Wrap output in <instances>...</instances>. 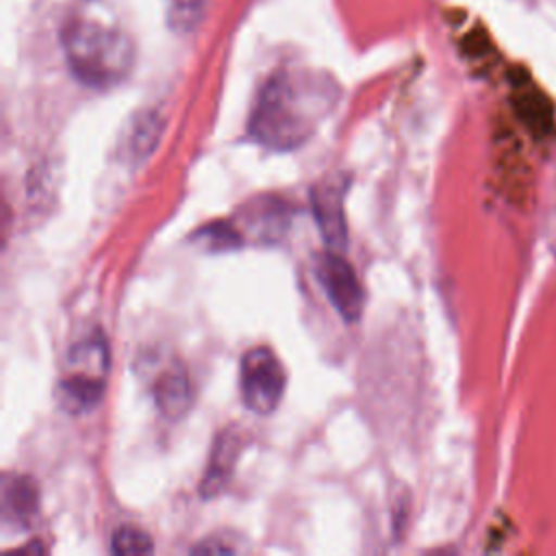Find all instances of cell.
I'll return each mask as SVG.
<instances>
[{"instance_id": "1", "label": "cell", "mask_w": 556, "mask_h": 556, "mask_svg": "<svg viewBox=\"0 0 556 556\" xmlns=\"http://www.w3.org/2000/svg\"><path fill=\"white\" fill-rule=\"evenodd\" d=\"M337 98L339 89L328 76L278 70L258 91L248 132L267 150L291 152L315 135Z\"/></svg>"}, {"instance_id": "4", "label": "cell", "mask_w": 556, "mask_h": 556, "mask_svg": "<svg viewBox=\"0 0 556 556\" xmlns=\"http://www.w3.org/2000/svg\"><path fill=\"white\" fill-rule=\"evenodd\" d=\"M287 387V371L269 348H252L241 356V400L254 415H269L280 406Z\"/></svg>"}, {"instance_id": "11", "label": "cell", "mask_w": 556, "mask_h": 556, "mask_svg": "<svg viewBox=\"0 0 556 556\" xmlns=\"http://www.w3.org/2000/svg\"><path fill=\"white\" fill-rule=\"evenodd\" d=\"M208 0H167V24L176 33H191L204 17Z\"/></svg>"}, {"instance_id": "6", "label": "cell", "mask_w": 556, "mask_h": 556, "mask_svg": "<svg viewBox=\"0 0 556 556\" xmlns=\"http://www.w3.org/2000/svg\"><path fill=\"white\" fill-rule=\"evenodd\" d=\"M343 195L345 187L326 180L311 189V208L317 222V228L328 245V250L345 252L348 248V224L343 213Z\"/></svg>"}, {"instance_id": "5", "label": "cell", "mask_w": 556, "mask_h": 556, "mask_svg": "<svg viewBox=\"0 0 556 556\" xmlns=\"http://www.w3.org/2000/svg\"><path fill=\"white\" fill-rule=\"evenodd\" d=\"M343 252L326 250L315 256L313 271L317 282L326 291L330 304L341 315L343 321H356L363 313L365 293L356 278L354 267L341 256Z\"/></svg>"}, {"instance_id": "13", "label": "cell", "mask_w": 556, "mask_h": 556, "mask_svg": "<svg viewBox=\"0 0 556 556\" xmlns=\"http://www.w3.org/2000/svg\"><path fill=\"white\" fill-rule=\"evenodd\" d=\"M193 552H198V554H213V552L232 554L235 547H230V545H226V543H215V539H206V541L198 543V545L193 547Z\"/></svg>"}, {"instance_id": "10", "label": "cell", "mask_w": 556, "mask_h": 556, "mask_svg": "<svg viewBox=\"0 0 556 556\" xmlns=\"http://www.w3.org/2000/svg\"><path fill=\"white\" fill-rule=\"evenodd\" d=\"M161 128H163V122H161L159 113H154V111L139 113L128 132L130 159H135V161L148 159V154L154 150V146L161 137Z\"/></svg>"}, {"instance_id": "8", "label": "cell", "mask_w": 556, "mask_h": 556, "mask_svg": "<svg viewBox=\"0 0 556 556\" xmlns=\"http://www.w3.org/2000/svg\"><path fill=\"white\" fill-rule=\"evenodd\" d=\"M239 450H241V439L237 437V432L224 430L215 437L211 452H208L206 471L200 480V495L204 500H211L226 489L228 480L232 478V471H235V465L239 458Z\"/></svg>"}, {"instance_id": "3", "label": "cell", "mask_w": 556, "mask_h": 556, "mask_svg": "<svg viewBox=\"0 0 556 556\" xmlns=\"http://www.w3.org/2000/svg\"><path fill=\"white\" fill-rule=\"evenodd\" d=\"M106 371L109 345L100 332L74 343L67 354L65 374L59 378L56 387L61 408L70 415L93 410L104 395Z\"/></svg>"}, {"instance_id": "9", "label": "cell", "mask_w": 556, "mask_h": 556, "mask_svg": "<svg viewBox=\"0 0 556 556\" xmlns=\"http://www.w3.org/2000/svg\"><path fill=\"white\" fill-rule=\"evenodd\" d=\"M152 395L159 413L167 419H180L191 406V384L187 369L180 363H172L163 369L152 384Z\"/></svg>"}, {"instance_id": "12", "label": "cell", "mask_w": 556, "mask_h": 556, "mask_svg": "<svg viewBox=\"0 0 556 556\" xmlns=\"http://www.w3.org/2000/svg\"><path fill=\"white\" fill-rule=\"evenodd\" d=\"M154 549L152 539L135 528V526H119L111 536V552L126 556V554H150Z\"/></svg>"}, {"instance_id": "2", "label": "cell", "mask_w": 556, "mask_h": 556, "mask_svg": "<svg viewBox=\"0 0 556 556\" xmlns=\"http://www.w3.org/2000/svg\"><path fill=\"white\" fill-rule=\"evenodd\" d=\"M61 48L72 76L98 91L122 85L135 65L130 37L93 20H70L61 30Z\"/></svg>"}, {"instance_id": "7", "label": "cell", "mask_w": 556, "mask_h": 556, "mask_svg": "<svg viewBox=\"0 0 556 556\" xmlns=\"http://www.w3.org/2000/svg\"><path fill=\"white\" fill-rule=\"evenodd\" d=\"M39 513V491L28 476L7 473L2 480V523L4 528L26 530Z\"/></svg>"}, {"instance_id": "14", "label": "cell", "mask_w": 556, "mask_h": 556, "mask_svg": "<svg viewBox=\"0 0 556 556\" xmlns=\"http://www.w3.org/2000/svg\"><path fill=\"white\" fill-rule=\"evenodd\" d=\"M85 2H93V0H85Z\"/></svg>"}]
</instances>
